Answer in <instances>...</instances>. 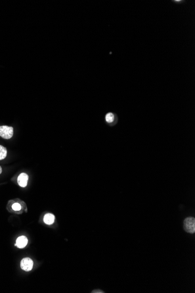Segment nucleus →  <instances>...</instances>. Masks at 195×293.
I'll return each mask as SVG.
<instances>
[{
	"instance_id": "9",
	"label": "nucleus",
	"mask_w": 195,
	"mask_h": 293,
	"mask_svg": "<svg viewBox=\"0 0 195 293\" xmlns=\"http://www.w3.org/2000/svg\"><path fill=\"white\" fill-rule=\"evenodd\" d=\"M12 208H13V209L15 211H18L19 210H21V205L19 203H14L13 204V206H12Z\"/></svg>"
},
{
	"instance_id": "7",
	"label": "nucleus",
	"mask_w": 195,
	"mask_h": 293,
	"mask_svg": "<svg viewBox=\"0 0 195 293\" xmlns=\"http://www.w3.org/2000/svg\"><path fill=\"white\" fill-rule=\"evenodd\" d=\"M7 148L3 146L0 145V160L4 159L7 156Z\"/></svg>"
},
{
	"instance_id": "6",
	"label": "nucleus",
	"mask_w": 195,
	"mask_h": 293,
	"mask_svg": "<svg viewBox=\"0 0 195 293\" xmlns=\"http://www.w3.org/2000/svg\"><path fill=\"white\" fill-rule=\"evenodd\" d=\"M55 217L51 213H47L43 218V221L47 225H51L54 223Z\"/></svg>"
},
{
	"instance_id": "5",
	"label": "nucleus",
	"mask_w": 195,
	"mask_h": 293,
	"mask_svg": "<svg viewBox=\"0 0 195 293\" xmlns=\"http://www.w3.org/2000/svg\"><path fill=\"white\" fill-rule=\"evenodd\" d=\"M28 242V238L25 236H21L17 238L16 241V243L15 244V246L19 249H22V248H24L27 245Z\"/></svg>"
},
{
	"instance_id": "4",
	"label": "nucleus",
	"mask_w": 195,
	"mask_h": 293,
	"mask_svg": "<svg viewBox=\"0 0 195 293\" xmlns=\"http://www.w3.org/2000/svg\"><path fill=\"white\" fill-rule=\"evenodd\" d=\"M29 179V176L25 173H22L19 174L18 177V183L19 186L21 187H26L28 184V182Z\"/></svg>"
},
{
	"instance_id": "2",
	"label": "nucleus",
	"mask_w": 195,
	"mask_h": 293,
	"mask_svg": "<svg viewBox=\"0 0 195 293\" xmlns=\"http://www.w3.org/2000/svg\"><path fill=\"white\" fill-rule=\"evenodd\" d=\"M13 135V129L6 125L0 126V136L5 139H9Z\"/></svg>"
},
{
	"instance_id": "1",
	"label": "nucleus",
	"mask_w": 195,
	"mask_h": 293,
	"mask_svg": "<svg viewBox=\"0 0 195 293\" xmlns=\"http://www.w3.org/2000/svg\"><path fill=\"white\" fill-rule=\"evenodd\" d=\"M184 230L187 232L193 234L195 232V219L193 217L187 218L183 222Z\"/></svg>"
},
{
	"instance_id": "8",
	"label": "nucleus",
	"mask_w": 195,
	"mask_h": 293,
	"mask_svg": "<svg viewBox=\"0 0 195 293\" xmlns=\"http://www.w3.org/2000/svg\"><path fill=\"white\" fill-rule=\"evenodd\" d=\"M106 122L108 123H111L114 120V115L112 113H108L106 115L105 117Z\"/></svg>"
},
{
	"instance_id": "10",
	"label": "nucleus",
	"mask_w": 195,
	"mask_h": 293,
	"mask_svg": "<svg viewBox=\"0 0 195 293\" xmlns=\"http://www.w3.org/2000/svg\"><path fill=\"white\" fill-rule=\"evenodd\" d=\"M2 171H3V170H2V167H1V166H0V174L2 173Z\"/></svg>"
},
{
	"instance_id": "3",
	"label": "nucleus",
	"mask_w": 195,
	"mask_h": 293,
	"mask_svg": "<svg viewBox=\"0 0 195 293\" xmlns=\"http://www.w3.org/2000/svg\"><path fill=\"white\" fill-rule=\"evenodd\" d=\"M34 267V262L29 258H24L21 262V268L25 272H29Z\"/></svg>"
}]
</instances>
